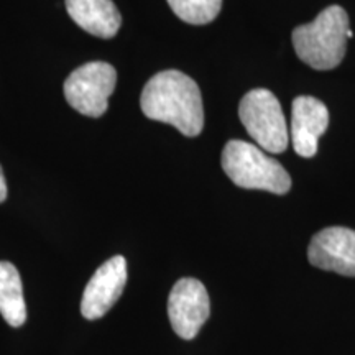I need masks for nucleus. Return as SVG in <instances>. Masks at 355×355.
I'll return each instance as SVG.
<instances>
[{
    "label": "nucleus",
    "instance_id": "1",
    "mask_svg": "<svg viewBox=\"0 0 355 355\" xmlns=\"http://www.w3.org/2000/svg\"><path fill=\"white\" fill-rule=\"evenodd\" d=\"M140 107L148 119L170 123L186 137H198L202 132L201 91L196 81L181 71L155 74L141 91Z\"/></svg>",
    "mask_w": 355,
    "mask_h": 355
},
{
    "label": "nucleus",
    "instance_id": "2",
    "mask_svg": "<svg viewBox=\"0 0 355 355\" xmlns=\"http://www.w3.org/2000/svg\"><path fill=\"white\" fill-rule=\"evenodd\" d=\"M349 30L347 12L339 6L326 7L311 24L293 30L296 55L313 69H334L345 56Z\"/></svg>",
    "mask_w": 355,
    "mask_h": 355
},
{
    "label": "nucleus",
    "instance_id": "3",
    "mask_svg": "<svg viewBox=\"0 0 355 355\" xmlns=\"http://www.w3.org/2000/svg\"><path fill=\"white\" fill-rule=\"evenodd\" d=\"M222 168L239 188L273 194H286L291 189V178L282 163L248 141L230 140L222 152Z\"/></svg>",
    "mask_w": 355,
    "mask_h": 355
},
{
    "label": "nucleus",
    "instance_id": "4",
    "mask_svg": "<svg viewBox=\"0 0 355 355\" xmlns=\"http://www.w3.org/2000/svg\"><path fill=\"white\" fill-rule=\"evenodd\" d=\"M239 117L263 152L283 153L288 146V127L277 96L268 89H254L243 96Z\"/></svg>",
    "mask_w": 355,
    "mask_h": 355
},
{
    "label": "nucleus",
    "instance_id": "5",
    "mask_svg": "<svg viewBox=\"0 0 355 355\" xmlns=\"http://www.w3.org/2000/svg\"><path fill=\"white\" fill-rule=\"evenodd\" d=\"M117 84V71L104 61L79 66L64 81L63 92L68 104L87 117H101L109 105V97Z\"/></svg>",
    "mask_w": 355,
    "mask_h": 355
},
{
    "label": "nucleus",
    "instance_id": "6",
    "mask_svg": "<svg viewBox=\"0 0 355 355\" xmlns=\"http://www.w3.org/2000/svg\"><path fill=\"white\" fill-rule=\"evenodd\" d=\"M211 314L207 290L196 278H181L168 298V318L181 339H194Z\"/></svg>",
    "mask_w": 355,
    "mask_h": 355
},
{
    "label": "nucleus",
    "instance_id": "7",
    "mask_svg": "<svg viewBox=\"0 0 355 355\" xmlns=\"http://www.w3.org/2000/svg\"><path fill=\"white\" fill-rule=\"evenodd\" d=\"M127 285V261L115 255L102 263L83 293L81 314L89 321L101 319L117 303Z\"/></svg>",
    "mask_w": 355,
    "mask_h": 355
},
{
    "label": "nucleus",
    "instance_id": "8",
    "mask_svg": "<svg viewBox=\"0 0 355 355\" xmlns=\"http://www.w3.org/2000/svg\"><path fill=\"white\" fill-rule=\"evenodd\" d=\"M309 263L344 277H355V230L327 227L311 239Z\"/></svg>",
    "mask_w": 355,
    "mask_h": 355
},
{
    "label": "nucleus",
    "instance_id": "9",
    "mask_svg": "<svg viewBox=\"0 0 355 355\" xmlns=\"http://www.w3.org/2000/svg\"><path fill=\"white\" fill-rule=\"evenodd\" d=\"M329 125V110L316 97L300 96L291 107V141L295 152L303 158L318 153V140Z\"/></svg>",
    "mask_w": 355,
    "mask_h": 355
},
{
    "label": "nucleus",
    "instance_id": "10",
    "mask_svg": "<svg viewBox=\"0 0 355 355\" xmlns=\"http://www.w3.org/2000/svg\"><path fill=\"white\" fill-rule=\"evenodd\" d=\"M66 10L84 32L112 38L122 25L121 12L112 0H66Z\"/></svg>",
    "mask_w": 355,
    "mask_h": 355
},
{
    "label": "nucleus",
    "instance_id": "11",
    "mask_svg": "<svg viewBox=\"0 0 355 355\" xmlns=\"http://www.w3.org/2000/svg\"><path fill=\"white\" fill-rule=\"evenodd\" d=\"M0 314L12 327L24 326L26 321L21 278L10 261H0Z\"/></svg>",
    "mask_w": 355,
    "mask_h": 355
},
{
    "label": "nucleus",
    "instance_id": "12",
    "mask_svg": "<svg viewBox=\"0 0 355 355\" xmlns=\"http://www.w3.org/2000/svg\"><path fill=\"white\" fill-rule=\"evenodd\" d=\"M171 10L191 25H206L219 15L222 0H168Z\"/></svg>",
    "mask_w": 355,
    "mask_h": 355
},
{
    "label": "nucleus",
    "instance_id": "13",
    "mask_svg": "<svg viewBox=\"0 0 355 355\" xmlns=\"http://www.w3.org/2000/svg\"><path fill=\"white\" fill-rule=\"evenodd\" d=\"M7 199V183L6 176H3L2 166H0V202H3Z\"/></svg>",
    "mask_w": 355,
    "mask_h": 355
}]
</instances>
